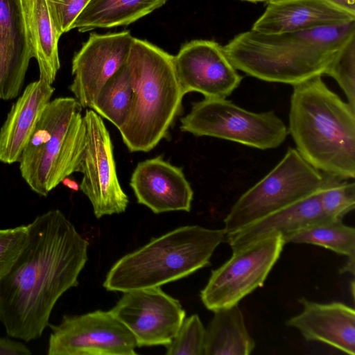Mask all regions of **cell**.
Instances as JSON below:
<instances>
[{"instance_id":"obj_1","label":"cell","mask_w":355,"mask_h":355,"mask_svg":"<svg viewBox=\"0 0 355 355\" xmlns=\"http://www.w3.org/2000/svg\"><path fill=\"white\" fill-rule=\"evenodd\" d=\"M89 245L59 209L27 225L26 243L0 279V322L9 336L25 342L41 337L58 300L78 286Z\"/></svg>"},{"instance_id":"obj_2","label":"cell","mask_w":355,"mask_h":355,"mask_svg":"<svg viewBox=\"0 0 355 355\" xmlns=\"http://www.w3.org/2000/svg\"><path fill=\"white\" fill-rule=\"evenodd\" d=\"M355 36V20L313 29L265 34L252 29L224 49L233 66L248 76L292 86L322 76L340 48Z\"/></svg>"},{"instance_id":"obj_3","label":"cell","mask_w":355,"mask_h":355,"mask_svg":"<svg viewBox=\"0 0 355 355\" xmlns=\"http://www.w3.org/2000/svg\"><path fill=\"white\" fill-rule=\"evenodd\" d=\"M288 132L301 156L322 173L355 177V110L315 76L293 85Z\"/></svg>"},{"instance_id":"obj_4","label":"cell","mask_w":355,"mask_h":355,"mask_svg":"<svg viewBox=\"0 0 355 355\" xmlns=\"http://www.w3.org/2000/svg\"><path fill=\"white\" fill-rule=\"evenodd\" d=\"M126 64L133 99L128 118L119 130L130 152H148L167 137L185 94L173 55L150 42L134 37Z\"/></svg>"},{"instance_id":"obj_5","label":"cell","mask_w":355,"mask_h":355,"mask_svg":"<svg viewBox=\"0 0 355 355\" xmlns=\"http://www.w3.org/2000/svg\"><path fill=\"white\" fill-rule=\"evenodd\" d=\"M226 234L224 228L178 227L116 261L108 271L103 287L124 293L186 277L210 265L214 250L225 241Z\"/></svg>"},{"instance_id":"obj_6","label":"cell","mask_w":355,"mask_h":355,"mask_svg":"<svg viewBox=\"0 0 355 355\" xmlns=\"http://www.w3.org/2000/svg\"><path fill=\"white\" fill-rule=\"evenodd\" d=\"M83 108L75 98L60 97L43 110L19 161L21 177L36 193L46 196L80 172L85 143Z\"/></svg>"},{"instance_id":"obj_7","label":"cell","mask_w":355,"mask_h":355,"mask_svg":"<svg viewBox=\"0 0 355 355\" xmlns=\"http://www.w3.org/2000/svg\"><path fill=\"white\" fill-rule=\"evenodd\" d=\"M322 181V173L289 147L280 162L234 204L224 229L232 232L300 200L318 191Z\"/></svg>"},{"instance_id":"obj_8","label":"cell","mask_w":355,"mask_h":355,"mask_svg":"<svg viewBox=\"0 0 355 355\" xmlns=\"http://www.w3.org/2000/svg\"><path fill=\"white\" fill-rule=\"evenodd\" d=\"M180 129L195 136L231 141L260 150L279 146L288 132L273 111L253 112L226 98H204L180 119Z\"/></svg>"},{"instance_id":"obj_9","label":"cell","mask_w":355,"mask_h":355,"mask_svg":"<svg viewBox=\"0 0 355 355\" xmlns=\"http://www.w3.org/2000/svg\"><path fill=\"white\" fill-rule=\"evenodd\" d=\"M282 235L261 239L232 252V257L211 271L200 292L205 306L214 311L235 304L261 287L285 245Z\"/></svg>"},{"instance_id":"obj_10","label":"cell","mask_w":355,"mask_h":355,"mask_svg":"<svg viewBox=\"0 0 355 355\" xmlns=\"http://www.w3.org/2000/svg\"><path fill=\"white\" fill-rule=\"evenodd\" d=\"M83 119L85 143L79 189L89 200L97 218L123 213L129 200L117 177L110 133L101 116L93 110H87Z\"/></svg>"},{"instance_id":"obj_11","label":"cell","mask_w":355,"mask_h":355,"mask_svg":"<svg viewBox=\"0 0 355 355\" xmlns=\"http://www.w3.org/2000/svg\"><path fill=\"white\" fill-rule=\"evenodd\" d=\"M49 326V355L137 354L134 336L110 311L64 315Z\"/></svg>"},{"instance_id":"obj_12","label":"cell","mask_w":355,"mask_h":355,"mask_svg":"<svg viewBox=\"0 0 355 355\" xmlns=\"http://www.w3.org/2000/svg\"><path fill=\"white\" fill-rule=\"evenodd\" d=\"M132 334L137 346H167L186 318L180 302L160 286L123 293L110 310Z\"/></svg>"},{"instance_id":"obj_13","label":"cell","mask_w":355,"mask_h":355,"mask_svg":"<svg viewBox=\"0 0 355 355\" xmlns=\"http://www.w3.org/2000/svg\"><path fill=\"white\" fill-rule=\"evenodd\" d=\"M173 64L184 94L196 92L205 98H226L243 78L224 46L212 40H195L184 44L173 55Z\"/></svg>"},{"instance_id":"obj_14","label":"cell","mask_w":355,"mask_h":355,"mask_svg":"<svg viewBox=\"0 0 355 355\" xmlns=\"http://www.w3.org/2000/svg\"><path fill=\"white\" fill-rule=\"evenodd\" d=\"M133 38L128 31L91 33L75 54L69 89L83 108H91L103 85L126 63Z\"/></svg>"},{"instance_id":"obj_15","label":"cell","mask_w":355,"mask_h":355,"mask_svg":"<svg viewBox=\"0 0 355 355\" xmlns=\"http://www.w3.org/2000/svg\"><path fill=\"white\" fill-rule=\"evenodd\" d=\"M130 185L137 202L155 214L191 209L193 191L182 169L162 157L139 162Z\"/></svg>"},{"instance_id":"obj_16","label":"cell","mask_w":355,"mask_h":355,"mask_svg":"<svg viewBox=\"0 0 355 355\" xmlns=\"http://www.w3.org/2000/svg\"><path fill=\"white\" fill-rule=\"evenodd\" d=\"M302 311L286 322L308 341H318L347 354H355V311L340 302L318 303L299 299Z\"/></svg>"},{"instance_id":"obj_17","label":"cell","mask_w":355,"mask_h":355,"mask_svg":"<svg viewBox=\"0 0 355 355\" xmlns=\"http://www.w3.org/2000/svg\"><path fill=\"white\" fill-rule=\"evenodd\" d=\"M32 58L21 0H0V99L17 97Z\"/></svg>"},{"instance_id":"obj_18","label":"cell","mask_w":355,"mask_h":355,"mask_svg":"<svg viewBox=\"0 0 355 355\" xmlns=\"http://www.w3.org/2000/svg\"><path fill=\"white\" fill-rule=\"evenodd\" d=\"M355 20V13L326 0H272L252 30L275 34L313 29Z\"/></svg>"},{"instance_id":"obj_19","label":"cell","mask_w":355,"mask_h":355,"mask_svg":"<svg viewBox=\"0 0 355 355\" xmlns=\"http://www.w3.org/2000/svg\"><path fill=\"white\" fill-rule=\"evenodd\" d=\"M320 189L239 230L227 233L225 241L232 252L276 235H282L286 244L287 239L297 231L313 224L331 220L324 214L321 207Z\"/></svg>"},{"instance_id":"obj_20","label":"cell","mask_w":355,"mask_h":355,"mask_svg":"<svg viewBox=\"0 0 355 355\" xmlns=\"http://www.w3.org/2000/svg\"><path fill=\"white\" fill-rule=\"evenodd\" d=\"M54 91L55 88L42 78L26 87L0 129V162L8 164L19 162Z\"/></svg>"},{"instance_id":"obj_21","label":"cell","mask_w":355,"mask_h":355,"mask_svg":"<svg viewBox=\"0 0 355 355\" xmlns=\"http://www.w3.org/2000/svg\"><path fill=\"white\" fill-rule=\"evenodd\" d=\"M32 58L40 78L52 84L60 67L58 41L61 35L53 20L46 0H21Z\"/></svg>"},{"instance_id":"obj_22","label":"cell","mask_w":355,"mask_h":355,"mask_svg":"<svg viewBox=\"0 0 355 355\" xmlns=\"http://www.w3.org/2000/svg\"><path fill=\"white\" fill-rule=\"evenodd\" d=\"M205 329L203 355H249L256 343L239 304L216 309Z\"/></svg>"},{"instance_id":"obj_23","label":"cell","mask_w":355,"mask_h":355,"mask_svg":"<svg viewBox=\"0 0 355 355\" xmlns=\"http://www.w3.org/2000/svg\"><path fill=\"white\" fill-rule=\"evenodd\" d=\"M167 0H90L71 29L88 32L96 28L130 24L163 6Z\"/></svg>"},{"instance_id":"obj_24","label":"cell","mask_w":355,"mask_h":355,"mask_svg":"<svg viewBox=\"0 0 355 355\" xmlns=\"http://www.w3.org/2000/svg\"><path fill=\"white\" fill-rule=\"evenodd\" d=\"M318 245L347 257L340 272L354 275L355 229L342 220H330L309 225L292 234L286 243Z\"/></svg>"},{"instance_id":"obj_25","label":"cell","mask_w":355,"mask_h":355,"mask_svg":"<svg viewBox=\"0 0 355 355\" xmlns=\"http://www.w3.org/2000/svg\"><path fill=\"white\" fill-rule=\"evenodd\" d=\"M132 99L133 85L125 63L103 85L91 109L119 130L128 118Z\"/></svg>"},{"instance_id":"obj_26","label":"cell","mask_w":355,"mask_h":355,"mask_svg":"<svg viewBox=\"0 0 355 355\" xmlns=\"http://www.w3.org/2000/svg\"><path fill=\"white\" fill-rule=\"evenodd\" d=\"M323 181L319 200L324 214L331 220H343L355 208V184L322 173Z\"/></svg>"},{"instance_id":"obj_27","label":"cell","mask_w":355,"mask_h":355,"mask_svg":"<svg viewBox=\"0 0 355 355\" xmlns=\"http://www.w3.org/2000/svg\"><path fill=\"white\" fill-rule=\"evenodd\" d=\"M324 74L337 82L346 96L347 103L355 110V36L337 52Z\"/></svg>"},{"instance_id":"obj_28","label":"cell","mask_w":355,"mask_h":355,"mask_svg":"<svg viewBox=\"0 0 355 355\" xmlns=\"http://www.w3.org/2000/svg\"><path fill=\"white\" fill-rule=\"evenodd\" d=\"M205 328L197 314L185 318L178 333L166 346L167 355H203Z\"/></svg>"},{"instance_id":"obj_29","label":"cell","mask_w":355,"mask_h":355,"mask_svg":"<svg viewBox=\"0 0 355 355\" xmlns=\"http://www.w3.org/2000/svg\"><path fill=\"white\" fill-rule=\"evenodd\" d=\"M27 237V225L8 228L0 235V279L8 272L23 248Z\"/></svg>"},{"instance_id":"obj_30","label":"cell","mask_w":355,"mask_h":355,"mask_svg":"<svg viewBox=\"0 0 355 355\" xmlns=\"http://www.w3.org/2000/svg\"><path fill=\"white\" fill-rule=\"evenodd\" d=\"M90 0H46L55 27L62 35L71 26Z\"/></svg>"},{"instance_id":"obj_31","label":"cell","mask_w":355,"mask_h":355,"mask_svg":"<svg viewBox=\"0 0 355 355\" xmlns=\"http://www.w3.org/2000/svg\"><path fill=\"white\" fill-rule=\"evenodd\" d=\"M30 349L21 342L0 337V355H30Z\"/></svg>"},{"instance_id":"obj_32","label":"cell","mask_w":355,"mask_h":355,"mask_svg":"<svg viewBox=\"0 0 355 355\" xmlns=\"http://www.w3.org/2000/svg\"><path fill=\"white\" fill-rule=\"evenodd\" d=\"M347 11L355 13V0H326Z\"/></svg>"},{"instance_id":"obj_33","label":"cell","mask_w":355,"mask_h":355,"mask_svg":"<svg viewBox=\"0 0 355 355\" xmlns=\"http://www.w3.org/2000/svg\"><path fill=\"white\" fill-rule=\"evenodd\" d=\"M63 184H64L68 188L73 190V191H78L79 190V185L73 180L65 178L62 182Z\"/></svg>"},{"instance_id":"obj_34","label":"cell","mask_w":355,"mask_h":355,"mask_svg":"<svg viewBox=\"0 0 355 355\" xmlns=\"http://www.w3.org/2000/svg\"><path fill=\"white\" fill-rule=\"evenodd\" d=\"M243 1H250V2H269L272 0H243Z\"/></svg>"},{"instance_id":"obj_35","label":"cell","mask_w":355,"mask_h":355,"mask_svg":"<svg viewBox=\"0 0 355 355\" xmlns=\"http://www.w3.org/2000/svg\"><path fill=\"white\" fill-rule=\"evenodd\" d=\"M7 229H0V235L3 234Z\"/></svg>"}]
</instances>
